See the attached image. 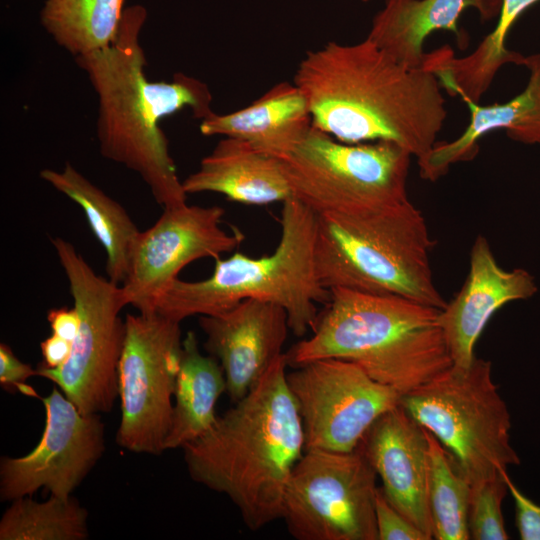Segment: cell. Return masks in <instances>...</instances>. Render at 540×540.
<instances>
[{
    "instance_id": "obj_1",
    "label": "cell",
    "mask_w": 540,
    "mask_h": 540,
    "mask_svg": "<svg viewBox=\"0 0 540 540\" xmlns=\"http://www.w3.org/2000/svg\"><path fill=\"white\" fill-rule=\"evenodd\" d=\"M293 83L306 98L312 126L344 143L390 141L420 159L447 118L436 75L403 66L367 38L308 51Z\"/></svg>"
},
{
    "instance_id": "obj_2",
    "label": "cell",
    "mask_w": 540,
    "mask_h": 540,
    "mask_svg": "<svg viewBox=\"0 0 540 540\" xmlns=\"http://www.w3.org/2000/svg\"><path fill=\"white\" fill-rule=\"evenodd\" d=\"M140 4L125 8L114 41L75 57L98 101L96 122L103 157L137 173L162 207L186 203L168 140L159 122L185 108L204 119L213 111L208 86L183 73L171 81H150L140 34L147 19Z\"/></svg>"
},
{
    "instance_id": "obj_3",
    "label": "cell",
    "mask_w": 540,
    "mask_h": 540,
    "mask_svg": "<svg viewBox=\"0 0 540 540\" xmlns=\"http://www.w3.org/2000/svg\"><path fill=\"white\" fill-rule=\"evenodd\" d=\"M287 366L283 353L206 433L182 448L190 477L226 495L252 531L281 519L287 482L305 451Z\"/></svg>"
},
{
    "instance_id": "obj_4",
    "label": "cell",
    "mask_w": 540,
    "mask_h": 540,
    "mask_svg": "<svg viewBox=\"0 0 540 540\" xmlns=\"http://www.w3.org/2000/svg\"><path fill=\"white\" fill-rule=\"evenodd\" d=\"M440 310L397 295L332 288L312 335L285 353L288 366L350 360L402 396L453 365Z\"/></svg>"
},
{
    "instance_id": "obj_5",
    "label": "cell",
    "mask_w": 540,
    "mask_h": 540,
    "mask_svg": "<svg viewBox=\"0 0 540 540\" xmlns=\"http://www.w3.org/2000/svg\"><path fill=\"white\" fill-rule=\"evenodd\" d=\"M280 224V241L272 254L251 258L236 252L217 258L210 277L173 281L156 300L154 312L181 322L194 315L223 313L245 299H258L281 306L296 336L313 331L319 318L317 303L330 299V290L316 272L317 215L291 197L283 202Z\"/></svg>"
},
{
    "instance_id": "obj_6",
    "label": "cell",
    "mask_w": 540,
    "mask_h": 540,
    "mask_svg": "<svg viewBox=\"0 0 540 540\" xmlns=\"http://www.w3.org/2000/svg\"><path fill=\"white\" fill-rule=\"evenodd\" d=\"M432 246L424 216L410 200L317 215L316 272L328 290L397 295L443 309L447 302L433 279Z\"/></svg>"
},
{
    "instance_id": "obj_7",
    "label": "cell",
    "mask_w": 540,
    "mask_h": 540,
    "mask_svg": "<svg viewBox=\"0 0 540 540\" xmlns=\"http://www.w3.org/2000/svg\"><path fill=\"white\" fill-rule=\"evenodd\" d=\"M400 404L432 433L470 484L507 474L520 459L510 444L511 418L492 380L491 362L475 357L404 394Z\"/></svg>"
},
{
    "instance_id": "obj_8",
    "label": "cell",
    "mask_w": 540,
    "mask_h": 540,
    "mask_svg": "<svg viewBox=\"0 0 540 540\" xmlns=\"http://www.w3.org/2000/svg\"><path fill=\"white\" fill-rule=\"evenodd\" d=\"M411 157L394 142L349 144L312 126L282 162L293 197L319 215L408 201Z\"/></svg>"
},
{
    "instance_id": "obj_9",
    "label": "cell",
    "mask_w": 540,
    "mask_h": 540,
    "mask_svg": "<svg viewBox=\"0 0 540 540\" xmlns=\"http://www.w3.org/2000/svg\"><path fill=\"white\" fill-rule=\"evenodd\" d=\"M66 275L80 325L67 361L58 368L38 365L37 376L56 384L82 414L109 412L118 396V365L127 305L121 285L97 275L72 243L50 239Z\"/></svg>"
},
{
    "instance_id": "obj_10",
    "label": "cell",
    "mask_w": 540,
    "mask_h": 540,
    "mask_svg": "<svg viewBox=\"0 0 540 540\" xmlns=\"http://www.w3.org/2000/svg\"><path fill=\"white\" fill-rule=\"evenodd\" d=\"M376 477L360 445L305 450L287 482L281 519L297 540H378Z\"/></svg>"
},
{
    "instance_id": "obj_11",
    "label": "cell",
    "mask_w": 540,
    "mask_h": 540,
    "mask_svg": "<svg viewBox=\"0 0 540 540\" xmlns=\"http://www.w3.org/2000/svg\"><path fill=\"white\" fill-rule=\"evenodd\" d=\"M180 322L158 313L127 314L118 365L121 419L117 444L130 452L165 451L183 340Z\"/></svg>"
},
{
    "instance_id": "obj_12",
    "label": "cell",
    "mask_w": 540,
    "mask_h": 540,
    "mask_svg": "<svg viewBox=\"0 0 540 540\" xmlns=\"http://www.w3.org/2000/svg\"><path fill=\"white\" fill-rule=\"evenodd\" d=\"M302 421L305 450L351 452L401 394L341 358L311 361L287 374Z\"/></svg>"
},
{
    "instance_id": "obj_13",
    "label": "cell",
    "mask_w": 540,
    "mask_h": 540,
    "mask_svg": "<svg viewBox=\"0 0 540 540\" xmlns=\"http://www.w3.org/2000/svg\"><path fill=\"white\" fill-rule=\"evenodd\" d=\"M224 209L187 203L163 208L157 221L140 231L126 280L121 285L127 305L153 313L155 302L179 272L201 258H220L244 239L238 230L221 227Z\"/></svg>"
},
{
    "instance_id": "obj_14",
    "label": "cell",
    "mask_w": 540,
    "mask_h": 540,
    "mask_svg": "<svg viewBox=\"0 0 540 540\" xmlns=\"http://www.w3.org/2000/svg\"><path fill=\"white\" fill-rule=\"evenodd\" d=\"M61 392L53 387L42 398L45 428L34 449L24 456L1 458L2 501L32 496L40 488L67 499L101 458L105 445L99 414H82Z\"/></svg>"
},
{
    "instance_id": "obj_15",
    "label": "cell",
    "mask_w": 540,
    "mask_h": 540,
    "mask_svg": "<svg viewBox=\"0 0 540 540\" xmlns=\"http://www.w3.org/2000/svg\"><path fill=\"white\" fill-rule=\"evenodd\" d=\"M204 348L221 365L232 402L242 399L283 354L289 323L279 305L245 299L216 315L200 316Z\"/></svg>"
},
{
    "instance_id": "obj_16",
    "label": "cell",
    "mask_w": 540,
    "mask_h": 540,
    "mask_svg": "<svg viewBox=\"0 0 540 540\" xmlns=\"http://www.w3.org/2000/svg\"><path fill=\"white\" fill-rule=\"evenodd\" d=\"M389 503L433 539L428 507L429 454L426 429L401 404L380 416L360 443Z\"/></svg>"
},
{
    "instance_id": "obj_17",
    "label": "cell",
    "mask_w": 540,
    "mask_h": 540,
    "mask_svg": "<svg viewBox=\"0 0 540 540\" xmlns=\"http://www.w3.org/2000/svg\"><path fill=\"white\" fill-rule=\"evenodd\" d=\"M537 290L533 275L522 268H502L487 238L478 235L471 247L466 280L439 313L453 366L465 369L472 364L475 344L498 309L531 298Z\"/></svg>"
},
{
    "instance_id": "obj_18",
    "label": "cell",
    "mask_w": 540,
    "mask_h": 540,
    "mask_svg": "<svg viewBox=\"0 0 540 540\" xmlns=\"http://www.w3.org/2000/svg\"><path fill=\"white\" fill-rule=\"evenodd\" d=\"M524 65L530 71L527 86L509 101L481 105L464 100L470 112L467 127L456 139L436 142L417 159L421 178L436 181L451 165L473 160L479 152V141L496 130L504 129L516 142L540 144V54L526 57Z\"/></svg>"
},
{
    "instance_id": "obj_19",
    "label": "cell",
    "mask_w": 540,
    "mask_h": 540,
    "mask_svg": "<svg viewBox=\"0 0 540 540\" xmlns=\"http://www.w3.org/2000/svg\"><path fill=\"white\" fill-rule=\"evenodd\" d=\"M501 4L502 0H386L366 38L403 66L421 68L431 33L451 31L458 46L465 48L467 36L458 27L461 14L473 8L487 22L498 16Z\"/></svg>"
},
{
    "instance_id": "obj_20",
    "label": "cell",
    "mask_w": 540,
    "mask_h": 540,
    "mask_svg": "<svg viewBox=\"0 0 540 540\" xmlns=\"http://www.w3.org/2000/svg\"><path fill=\"white\" fill-rule=\"evenodd\" d=\"M182 185L186 194L214 192L248 205L284 202L293 197L282 159L232 137L220 140Z\"/></svg>"
},
{
    "instance_id": "obj_21",
    "label": "cell",
    "mask_w": 540,
    "mask_h": 540,
    "mask_svg": "<svg viewBox=\"0 0 540 540\" xmlns=\"http://www.w3.org/2000/svg\"><path fill=\"white\" fill-rule=\"evenodd\" d=\"M311 127V114L301 90L294 83L280 82L240 110L212 112L201 120L199 129L204 136L242 139L261 152L284 159Z\"/></svg>"
},
{
    "instance_id": "obj_22",
    "label": "cell",
    "mask_w": 540,
    "mask_h": 540,
    "mask_svg": "<svg viewBox=\"0 0 540 540\" xmlns=\"http://www.w3.org/2000/svg\"><path fill=\"white\" fill-rule=\"evenodd\" d=\"M40 177L83 210L106 253L108 278L122 285L140 230L125 208L81 174L70 162L61 171L43 169Z\"/></svg>"
},
{
    "instance_id": "obj_23",
    "label": "cell",
    "mask_w": 540,
    "mask_h": 540,
    "mask_svg": "<svg viewBox=\"0 0 540 540\" xmlns=\"http://www.w3.org/2000/svg\"><path fill=\"white\" fill-rule=\"evenodd\" d=\"M224 392L226 379L221 365L201 353L195 333L189 331L182 343L165 450L183 448L206 433L218 417L216 403Z\"/></svg>"
},
{
    "instance_id": "obj_24",
    "label": "cell",
    "mask_w": 540,
    "mask_h": 540,
    "mask_svg": "<svg viewBox=\"0 0 540 540\" xmlns=\"http://www.w3.org/2000/svg\"><path fill=\"white\" fill-rule=\"evenodd\" d=\"M540 0H502L495 28L470 54L456 57L448 49L439 59L442 83L448 93L478 102L506 64L524 65L525 58L506 47L508 34L520 15Z\"/></svg>"
},
{
    "instance_id": "obj_25",
    "label": "cell",
    "mask_w": 540,
    "mask_h": 540,
    "mask_svg": "<svg viewBox=\"0 0 540 540\" xmlns=\"http://www.w3.org/2000/svg\"><path fill=\"white\" fill-rule=\"evenodd\" d=\"M125 0H45L43 28L74 57L109 46L117 36Z\"/></svg>"
},
{
    "instance_id": "obj_26",
    "label": "cell",
    "mask_w": 540,
    "mask_h": 540,
    "mask_svg": "<svg viewBox=\"0 0 540 540\" xmlns=\"http://www.w3.org/2000/svg\"><path fill=\"white\" fill-rule=\"evenodd\" d=\"M428 440V507L433 539L468 540L471 484L439 440L426 430Z\"/></svg>"
},
{
    "instance_id": "obj_27",
    "label": "cell",
    "mask_w": 540,
    "mask_h": 540,
    "mask_svg": "<svg viewBox=\"0 0 540 540\" xmlns=\"http://www.w3.org/2000/svg\"><path fill=\"white\" fill-rule=\"evenodd\" d=\"M87 517V510L72 496L51 495L43 502L21 497L2 515L0 540H84Z\"/></svg>"
},
{
    "instance_id": "obj_28",
    "label": "cell",
    "mask_w": 540,
    "mask_h": 540,
    "mask_svg": "<svg viewBox=\"0 0 540 540\" xmlns=\"http://www.w3.org/2000/svg\"><path fill=\"white\" fill-rule=\"evenodd\" d=\"M508 473L471 485L468 527L473 540H507L502 501L508 490Z\"/></svg>"
},
{
    "instance_id": "obj_29",
    "label": "cell",
    "mask_w": 540,
    "mask_h": 540,
    "mask_svg": "<svg viewBox=\"0 0 540 540\" xmlns=\"http://www.w3.org/2000/svg\"><path fill=\"white\" fill-rule=\"evenodd\" d=\"M375 517L378 540H428L421 530L389 503L381 488L376 493Z\"/></svg>"
},
{
    "instance_id": "obj_30",
    "label": "cell",
    "mask_w": 540,
    "mask_h": 540,
    "mask_svg": "<svg viewBox=\"0 0 540 540\" xmlns=\"http://www.w3.org/2000/svg\"><path fill=\"white\" fill-rule=\"evenodd\" d=\"M37 375V370L17 358L6 344H0V383L8 391L16 389L26 395L35 396V391L26 385V381Z\"/></svg>"
},
{
    "instance_id": "obj_31",
    "label": "cell",
    "mask_w": 540,
    "mask_h": 540,
    "mask_svg": "<svg viewBox=\"0 0 540 540\" xmlns=\"http://www.w3.org/2000/svg\"><path fill=\"white\" fill-rule=\"evenodd\" d=\"M516 509V525L522 540H540V506L525 496L508 478Z\"/></svg>"
},
{
    "instance_id": "obj_32",
    "label": "cell",
    "mask_w": 540,
    "mask_h": 540,
    "mask_svg": "<svg viewBox=\"0 0 540 540\" xmlns=\"http://www.w3.org/2000/svg\"><path fill=\"white\" fill-rule=\"evenodd\" d=\"M47 320L53 334L73 342L80 325L77 310L73 308H52L47 313Z\"/></svg>"
},
{
    "instance_id": "obj_33",
    "label": "cell",
    "mask_w": 540,
    "mask_h": 540,
    "mask_svg": "<svg viewBox=\"0 0 540 540\" xmlns=\"http://www.w3.org/2000/svg\"><path fill=\"white\" fill-rule=\"evenodd\" d=\"M42 362L39 364L46 368H58L68 359L72 343L56 334H51L41 344Z\"/></svg>"
},
{
    "instance_id": "obj_34",
    "label": "cell",
    "mask_w": 540,
    "mask_h": 540,
    "mask_svg": "<svg viewBox=\"0 0 540 540\" xmlns=\"http://www.w3.org/2000/svg\"><path fill=\"white\" fill-rule=\"evenodd\" d=\"M363 2H368L369 0H362Z\"/></svg>"
}]
</instances>
